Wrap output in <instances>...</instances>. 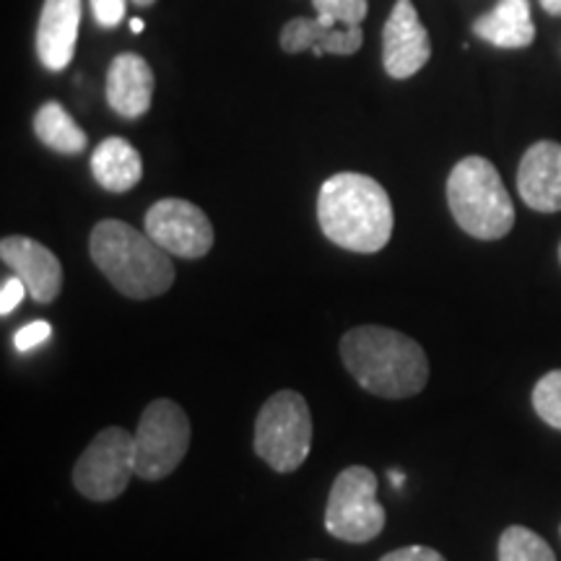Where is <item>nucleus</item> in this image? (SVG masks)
Wrapping results in <instances>:
<instances>
[{
    "instance_id": "9d476101",
    "label": "nucleus",
    "mask_w": 561,
    "mask_h": 561,
    "mask_svg": "<svg viewBox=\"0 0 561 561\" xmlns=\"http://www.w3.org/2000/svg\"><path fill=\"white\" fill-rule=\"evenodd\" d=\"M432 58L430 32L421 24L411 0H396L382 30V66L392 79L416 76Z\"/></svg>"
},
{
    "instance_id": "f03ea898",
    "label": "nucleus",
    "mask_w": 561,
    "mask_h": 561,
    "mask_svg": "<svg viewBox=\"0 0 561 561\" xmlns=\"http://www.w3.org/2000/svg\"><path fill=\"white\" fill-rule=\"evenodd\" d=\"M318 221L333 244L371 255L392 237V203L377 180L359 172H339L322 182L318 193Z\"/></svg>"
},
{
    "instance_id": "1a4fd4ad",
    "label": "nucleus",
    "mask_w": 561,
    "mask_h": 561,
    "mask_svg": "<svg viewBox=\"0 0 561 561\" xmlns=\"http://www.w3.org/2000/svg\"><path fill=\"white\" fill-rule=\"evenodd\" d=\"M146 234L170 255L201 261L214 248V227L203 208L191 201L164 198L146 214Z\"/></svg>"
},
{
    "instance_id": "6ab92c4d",
    "label": "nucleus",
    "mask_w": 561,
    "mask_h": 561,
    "mask_svg": "<svg viewBox=\"0 0 561 561\" xmlns=\"http://www.w3.org/2000/svg\"><path fill=\"white\" fill-rule=\"evenodd\" d=\"M500 561H557V553L538 533L525 525H510L500 536Z\"/></svg>"
},
{
    "instance_id": "a211bd4d",
    "label": "nucleus",
    "mask_w": 561,
    "mask_h": 561,
    "mask_svg": "<svg viewBox=\"0 0 561 561\" xmlns=\"http://www.w3.org/2000/svg\"><path fill=\"white\" fill-rule=\"evenodd\" d=\"M34 136H37L47 149L58 153H81L89 146V136L76 125L66 107L58 102H45L34 115Z\"/></svg>"
},
{
    "instance_id": "f257e3e1",
    "label": "nucleus",
    "mask_w": 561,
    "mask_h": 561,
    "mask_svg": "<svg viewBox=\"0 0 561 561\" xmlns=\"http://www.w3.org/2000/svg\"><path fill=\"white\" fill-rule=\"evenodd\" d=\"M343 367L371 396L401 401L426 388L430 359L411 335L382 325H359L341 339Z\"/></svg>"
},
{
    "instance_id": "4468645a",
    "label": "nucleus",
    "mask_w": 561,
    "mask_h": 561,
    "mask_svg": "<svg viewBox=\"0 0 561 561\" xmlns=\"http://www.w3.org/2000/svg\"><path fill=\"white\" fill-rule=\"evenodd\" d=\"M280 50L297 55L312 50L314 55H354L364 45L362 26H343L331 16L291 19L280 30Z\"/></svg>"
},
{
    "instance_id": "39448f33",
    "label": "nucleus",
    "mask_w": 561,
    "mask_h": 561,
    "mask_svg": "<svg viewBox=\"0 0 561 561\" xmlns=\"http://www.w3.org/2000/svg\"><path fill=\"white\" fill-rule=\"evenodd\" d=\"M312 447L310 405L294 390H280L255 419V453L276 473H294Z\"/></svg>"
},
{
    "instance_id": "f8f14e48",
    "label": "nucleus",
    "mask_w": 561,
    "mask_h": 561,
    "mask_svg": "<svg viewBox=\"0 0 561 561\" xmlns=\"http://www.w3.org/2000/svg\"><path fill=\"white\" fill-rule=\"evenodd\" d=\"M517 193L538 214L561 210V144L538 140L523 153L517 167Z\"/></svg>"
},
{
    "instance_id": "0eeeda50",
    "label": "nucleus",
    "mask_w": 561,
    "mask_h": 561,
    "mask_svg": "<svg viewBox=\"0 0 561 561\" xmlns=\"http://www.w3.org/2000/svg\"><path fill=\"white\" fill-rule=\"evenodd\" d=\"M388 515L377 502V476L367 466H348L333 481L325 507V528L346 543H369L380 536Z\"/></svg>"
},
{
    "instance_id": "7ed1b4c3",
    "label": "nucleus",
    "mask_w": 561,
    "mask_h": 561,
    "mask_svg": "<svg viewBox=\"0 0 561 561\" xmlns=\"http://www.w3.org/2000/svg\"><path fill=\"white\" fill-rule=\"evenodd\" d=\"M89 252L96 268L123 297L153 299L172 289V255L130 224L117 219L96 224L89 237Z\"/></svg>"
},
{
    "instance_id": "423d86ee",
    "label": "nucleus",
    "mask_w": 561,
    "mask_h": 561,
    "mask_svg": "<svg viewBox=\"0 0 561 561\" xmlns=\"http://www.w3.org/2000/svg\"><path fill=\"white\" fill-rule=\"evenodd\" d=\"M191 450V419L170 398H157L140 413L136 430V476L161 481Z\"/></svg>"
},
{
    "instance_id": "2eb2a0df",
    "label": "nucleus",
    "mask_w": 561,
    "mask_h": 561,
    "mask_svg": "<svg viewBox=\"0 0 561 561\" xmlns=\"http://www.w3.org/2000/svg\"><path fill=\"white\" fill-rule=\"evenodd\" d=\"M153 70L136 53H123L110 62L107 70V102L121 117L136 121L146 115L153 100Z\"/></svg>"
},
{
    "instance_id": "ddd939ff",
    "label": "nucleus",
    "mask_w": 561,
    "mask_h": 561,
    "mask_svg": "<svg viewBox=\"0 0 561 561\" xmlns=\"http://www.w3.org/2000/svg\"><path fill=\"white\" fill-rule=\"evenodd\" d=\"M81 26V0H45L37 24V58L47 70H66L73 62Z\"/></svg>"
},
{
    "instance_id": "c85d7f7f",
    "label": "nucleus",
    "mask_w": 561,
    "mask_h": 561,
    "mask_svg": "<svg viewBox=\"0 0 561 561\" xmlns=\"http://www.w3.org/2000/svg\"><path fill=\"white\" fill-rule=\"evenodd\" d=\"M559 263H561V244H559Z\"/></svg>"
},
{
    "instance_id": "a878e982",
    "label": "nucleus",
    "mask_w": 561,
    "mask_h": 561,
    "mask_svg": "<svg viewBox=\"0 0 561 561\" xmlns=\"http://www.w3.org/2000/svg\"><path fill=\"white\" fill-rule=\"evenodd\" d=\"M541 5L553 16H561V0H541Z\"/></svg>"
},
{
    "instance_id": "aec40b11",
    "label": "nucleus",
    "mask_w": 561,
    "mask_h": 561,
    "mask_svg": "<svg viewBox=\"0 0 561 561\" xmlns=\"http://www.w3.org/2000/svg\"><path fill=\"white\" fill-rule=\"evenodd\" d=\"M533 409L546 424L561 432V369L543 375L533 388Z\"/></svg>"
},
{
    "instance_id": "20e7f679",
    "label": "nucleus",
    "mask_w": 561,
    "mask_h": 561,
    "mask_svg": "<svg viewBox=\"0 0 561 561\" xmlns=\"http://www.w3.org/2000/svg\"><path fill=\"white\" fill-rule=\"evenodd\" d=\"M447 203L458 227L473 240L494 242L515 227V206L496 172L483 157H466L447 178Z\"/></svg>"
},
{
    "instance_id": "412c9836",
    "label": "nucleus",
    "mask_w": 561,
    "mask_h": 561,
    "mask_svg": "<svg viewBox=\"0 0 561 561\" xmlns=\"http://www.w3.org/2000/svg\"><path fill=\"white\" fill-rule=\"evenodd\" d=\"M312 5L320 16H331L343 26H362V21L367 19L369 0H312Z\"/></svg>"
},
{
    "instance_id": "cd10ccee",
    "label": "nucleus",
    "mask_w": 561,
    "mask_h": 561,
    "mask_svg": "<svg viewBox=\"0 0 561 561\" xmlns=\"http://www.w3.org/2000/svg\"><path fill=\"white\" fill-rule=\"evenodd\" d=\"M133 3L140 5V9H149V5L157 3V0H133Z\"/></svg>"
},
{
    "instance_id": "dca6fc26",
    "label": "nucleus",
    "mask_w": 561,
    "mask_h": 561,
    "mask_svg": "<svg viewBox=\"0 0 561 561\" xmlns=\"http://www.w3.org/2000/svg\"><path fill=\"white\" fill-rule=\"evenodd\" d=\"M91 174L107 193H128L144 178V161L125 138H104L91 153Z\"/></svg>"
},
{
    "instance_id": "b1692460",
    "label": "nucleus",
    "mask_w": 561,
    "mask_h": 561,
    "mask_svg": "<svg viewBox=\"0 0 561 561\" xmlns=\"http://www.w3.org/2000/svg\"><path fill=\"white\" fill-rule=\"evenodd\" d=\"M125 3L128 0H91V11H94L102 26L112 30V26H117L125 19Z\"/></svg>"
},
{
    "instance_id": "bb28decb",
    "label": "nucleus",
    "mask_w": 561,
    "mask_h": 561,
    "mask_svg": "<svg viewBox=\"0 0 561 561\" xmlns=\"http://www.w3.org/2000/svg\"><path fill=\"white\" fill-rule=\"evenodd\" d=\"M144 30H146L144 19H130V32H133V34H140Z\"/></svg>"
},
{
    "instance_id": "9b49d317",
    "label": "nucleus",
    "mask_w": 561,
    "mask_h": 561,
    "mask_svg": "<svg viewBox=\"0 0 561 561\" xmlns=\"http://www.w3.org/2000/svg\"><path fill=\"white\" fill-rule=\"evenodd\" d=\"M0 257L26 284L37 305H50L62 291V265L53 250L32 237L11 234L0 242Z\"/></svg>"
},
{
    "instance_id": "4be33fe9",
    "label": "nucleus",
    "mask_w": 561,
    "mask_h": 561,
    "mask_svg": "<svg viewBox=\"0 0 561 561\" xmlns=\"http://www.w3.org/2000/svg\"><path fill=\"white\" fill-rule=\"evenodd\" d=\"M47 339H53V325L47 320H34L30 325H24L21 331L13 335V346H16L19 354H26V351L37 348Z\"/></svg>"
},
{
    "instance_id": "5701e85b",
    "label": "nucleus",
    "mask_w": 561,
    "mask_h": 561,
    "mask_svg": "<svg viewBox=\"0 0 561 561\" xmlns=\"http://www.w3.org/2000/svg\"><path fill=\"white\" fill-rule=\"evenodd\" d=\"M24 297H30L24 280H21L19 276L5 278L3 286H0V314H3V318H9V314L16 310Z\"/></svg>"
},
{
    "instance_id": "6e6552de",
    "label": "nucleus",
    "mask_w": 561,
    "mask_h": 561,
    "mask_svg": "<svg viewBox=\"0 0 561 561\" xmlns=\"http://www.w3.org/2000/svg\"><path fill=\"white\" fill-rule=\"evenodd\" d=\"M136 476V434L110 426L89 442L73 468V486L91 502H112Z\"/></svg>"
},
{
    "instance_id": "f3484780",
    "label": "nucleus",
    "mask_w": 561,
    "mask_h": 561,
    "mask_svg": "<svg viewBox=\"0 0 561 561\" xmlns=\"http://www.w3.org/2000/svg\"><path fill=\"white\" fill-rule=\"evenodd\" d=\"M473 34L496 47H507V50L528 47L536 39L528 0H500L494 11L476 21Z\"/></svg>"
},
{
    "instance_id": "393cba45",
    "label": "nucleus",
    "mask_w": 561,
    "mask_h": 561,
    "mask_svg": "<svg viewBox=\"0 0 561 561\" xmlns=\"http://www.w3.org/2000/svg\"><path fill=\"white\" fill-rule=\"evenodd\" d=\"M380 561H447L437 549L430 546H405V549H396L385 553Z\"/></svg>"
}]
</instances>
